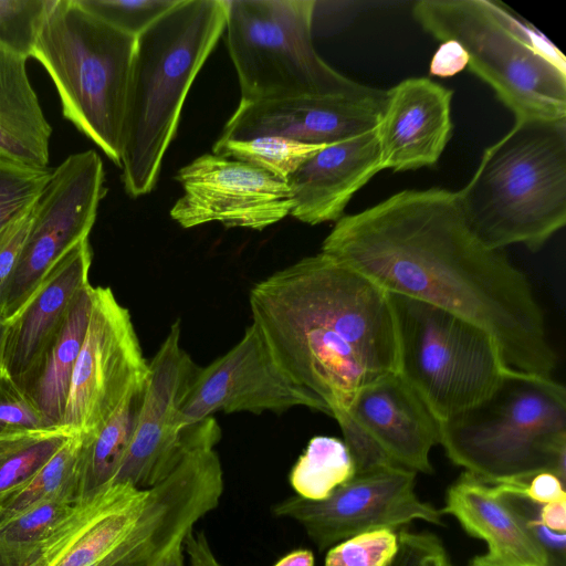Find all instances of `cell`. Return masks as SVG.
<instances>
[{
  "mask_svg": "<svg viewBox=\"0 0 566 566\" xmlns=\"http://www.w3.org/2000/svg\"><path fill=\"white\" fill-rule=\"evenodd\" d=\"M321 252L386 292L452 312L484 329L507 367L552 376L557 355L531 282L504 250L484 244L457 191L408 189L343 216Z\"/></svg>",
  "mask_w": 566,
  "mask_h": 566,
  "instance_id": "cell-1",
  "label": "cell"
},
{
  "mask_svg": "<svg viewBox=\"0 0 566 566\" xmlns=\"http://www.w3.org/2000/svg\"><path fill=\"white\" fill-rule=\"evenodd\" d=\"M252 323L274 360L334 419L365 388L399 373L388 292L319 252L255 283Z\"/></svg>",
  "mask_w": 566,
  "mask_h": 566,
  "instance_id": "cell-2",
  "label": "cell"
},
{
  "mask_svg": "<svg viewBox=\"0 0 566 566\" xmlns=\"http://www.w3.org/2000/svg\"><path fill=\"white\" fill-rule=\"evenodd\" d=\"M224 27L223 0H179L136 38L120 155L129 197L155 188L187 94Z\"/></svg>",
  "mask_w": 566,
  "mask_h": 566,
  "instance_id": "cell-3",
  "label": "cell"
},
{
  "mask_svg": "<svg viewBox=\"0 0 566 566\" xmlns=\"http://www.w3.org/2000/svg\"><path fill=\"white\" fill-rule=\"evenodd\" d=\"M457 193L488 247L542 249L566 223V118H515Z\"/></svg>",
  "mask_w": 566,
  "mask_h": 566,
  "instance_id": "cell-4",
  "label": "cell"
},
{
  "mask_svg": "<svg viewBox=\"0 0 566 566\" xmlns=\"http://www.w3.org/2000/svg\"><path fill=\"white\" fill-rule=\"evenodd\" d=\"M447 457L489 484L552 472L566 482V390L553 379L506 368L493 392L439 422Z\"/></svg>",
  "mask_w": 566,
  "mask_h": 566,
  "instance_id": "cell-5",
  "label": "cell"
},
{
  "mask_svg": "<svg viewBox=\"0 0 566 566\" xmlns=\"http://www.w3.org/2000/svg\"><path fill=\"white\" fill-rule=\"evenodd\" d=\"M412 15L434 39L458 42L472 73L515 118H566V59L532 25L491 0H421Z\"/></svg>",
  "mask_w": 566,
  "mask_h": 566,
  "instance_id": "cell-6",
  "label": "cell"
},
{
  "mask_svg": "<svg viewBox=\"0 0 566 566\" xmlns=\"http://www.w3.org/2000/svg\"><path fill=\"white\" fill-rule=\"evenodd\" d=\"M135 46L136 38L76 0H51L31 54L51 76L63 116L119 168Z\"/></svg>",
  "mask_w": 566,
  "mask_h": 566,
  "instance_id": "cell-7",
  "label": "cell"
},
{
  "mask_svg": "<svg viewBox=\"0 0 566 566\" xmlns=\"http://www.w3.org/2000/svg\"><path fill=\"white\" fill-rule=\"evenodd\" d=\"M114 484L105 507L51 566H146L185 537L222 496L213 470L191 455L150 488Z\"/></svg>",
  "mask_w": 566,
  "mask_h": 566,
  "instance_id": "cell-8",
  "label": "cell"
},
{
  "mask_svg": "<svg viewBox=\"0 0 566 566\" xmlns=\"http://www.w3.org/2000/svg\"><path fill=\"white\" fill-rule=\"evenodd\" d=\"M226 41L242 103L305 95H363L316 52L313 0H223Z\"/></svg>",
  "mask_w": 566,
  "mask_h": 566,
  "instance_id": "cell-9",
  "label": "cell"
},
{
  "mask_svg": "<svg viewBox=\"0 0 566 566\" xmlns=\"http://www.w3.org/2000/svg\"><path fill=\"white\" fill-rule=\"evenodd\" d=\"M388 294L398 336L399 374L438 422L493 392L509 367L484 329L432 304Z\"/></svg>",
  "mask_w": 566,
  "mask_h": 566,
  "instance_id": "cell-10",
  "label": "cell"
},
{
  "mask_svg": "<svg viewBox=\"0 0 566 566\" xmlns=\"http://www.w3.org/2000/svg\"><path fill=\"white\" fill-rule=\"evenodd\" d=\"M103 161L95 150L66 157L33 207L15 270L4 291L0 317L7 324L23 308L51 269L88 238L105 195Z\"/></svg>",
  "mask_w": 566,
  "mask_h": 566,
  "instance_id": "cell-11",
  "label": "cell"
},
{
  "mask_svg": "<svg viewBox=\"0 0 566 566\" xmlns=\"http://www.w3.org/2000/svg\"><path fill=\"white\" fill-rule=\"evenodd\" d=\"M147 375L148 363L129 311L109 287L93 286L88 325L61 428L82 436L95 432Z\"/></svg>",
  "mask_w": 566,
  "mask_h": 566,
  "instance_id": "cell-12",
  "label": "cell"
},
{
  "mask_svg": "<svg viewBox=\"0 0 566 566\" xmlns=\"http://www.w3.org/2000/svg\"><path fill=\"white\" fill-rule=\"evenodd\" d=\"M416 475L399 467L355 473L324 500L290 496L275 504L273 513L298 523L319 551L364 532L395 530L415 520L443 525L441 510L417 495Z\"/></svg>",
  "mask_w": 566,
  "mask_h": 566,
  "instance_id": "cell-13",
  "label": "cell"
},
{
  "mask_svg": "<svg viewBox=\"0 0 566 566\" xmlns=\"http://www.w3.org/2000/svg\"><path fill=\"white\" fill-rule=\"evenodd\" d=\"M355 473L399 467L431 474L439 422L399 373L363 389L335 418Z\"/></svg>",
  "mask_w": 566,
  "mask_h": 566,
  "instance_id": "cell-14",
  "label": "cell"
},
{
  "mask_svg": "<svg viewBox=\"0 0 566 566\" xmlns=\"http://www.w3.org/2000/svg\"><path fill=\"white\" fill-rule=\"evenodd\" d=\"M305 407L329 416L325 403L293 381L274 360L259 328L251 323L224 355L199 367L181 403L180 429L217 411L282 413Z\"/></svg>",
  "mask_w": 566,
  "mask_h": 566,
  "instance_id": "cell-15",
  "label": "cell"
},
{
  "mask_svg": "<svg viewBox=\"0 0 566 566\" xmlns=\"http://www.w3.org/2000/svg\"><path fill=\"white\" fill-rule=\"evenodd\" d=\"M176 321L148 363L143 403L127 452L113 480L147 489L165 479L195 439L199 422L180 429L181 403L199 369L180 343Z\"/></svg>",
  "mask_w": 566,
  "mask_h": 566,
  "instance_id": "cell-16",
  "label": "cell"
},
{
  "mask_svg": "<svg viewBox=\"0 0 566 566\" xmlns=\"http://www.w3.org/2000/svg\"><path fill=\"white\" fill-rule=\"evenodd\" d=\"M175 179L182 196L170 209L184 229L210 222L262 231L291 214L286 181L250 164L205 154L181 167Z\"/></svg>",
  "mask_w": 566,
  "mask_h": 566,
  "instance_id": "cell-17",
  "label": "cell"
},
{
  "mask_svg": "<svg viewBox=\"0 0 566 566\" xmlns=\"http://www.w3.org/2000/svg\"><path fill=\"white\" fill-rule=\"evenodd\" d=\"M386 92L363 95H305L240 102L220 138L243 140L277 136L305 144L331 145L377 126Z\"/></svg>",
  "mask_w": 566,
  "mask_h": 566,
  "instance_id": "cell-18",
  "label": "cell"
},
{
  "mask_svg": "<svg viewBox=\"0 0 566 566\" xmlns=\"http://www.w3.org/2000/svg\"><path fill=\"white\" fill-rule=\"evenodd\" d=\"M453 92L427 77H410L386 92L376 133L381 169L430 167L452 134Z\"/></svg>",
  "mask_w": 566,
  "mask_h": 566,
  "instance_id": "cell-19",
  "label": "cell"
},
{
  "mask_svg": "<svg viewBox=\"0 0 566 566\" xmlns=\"http://www.w3.org/2000/svg\"><path fill=\"white\" fill-rule=\"evenodd\" d=\"M92 256L88 238L75 244L7 323L1 368L20 388L38 368L78 294L91 284Z\"/></svg>",
  "mask_w": 566,
  "mask_h": 566,
  "instance_id": "cell-20",
  "label": "cell"
},
{
  "mask_svg": "<svg viewBox=\"0 0 566 566\" xmlns=\"http://www.w3.org/2000/svg\"><path fill=\"white\" fill-rule=\"evenodd\" d=\"M380 170L376 127L325 146L286 180L291 216L310 226L338 221L352 197Z\"/></svg>",
  "mask_w": 566,
  "mask_h": 566,
  "instance_id": "cell-21",
  "label": "cell"
},
{
  "mask_svg": "<svg viewBox=\"0 0 566 566\" xmlns=\"http://www.w3.org/2000/svg\"><path fill=\"white\" fill-rule=\"evenodd\" d=\"M441 512L483 541L488 545L484 556L499 566H551L546 552L505 496L468 471L448 488Z\"/></svg>",
  "mask_w": 566,
  "mask_h": 566,
  "instance_id": "cell-22",
  "label": "cell"
},
{
  "mask_svg": "<svg viewBox=\"0 0 566 566\" xmlns=\"http://www.w3.org/2000/svg\"><path fill=\"white\" fill-rule=\"evenodd\" d=\"M27 60L0 45V157L45 168L52 127L30 83Z\"/></svg>",
  "mask_w": 566,
  "mask_h": 566,
  "instance_id": "cell-23",
  "label": "cell"
},
{
  "mask_svg": "<svg viewBox=\"0 0 566 566\" xmlns=\"http://www.w3.org/2000/svg\"><path fill=\"white\" fill-rule=\"evenodd\" d=\"M92 295L90 284L76 297L38 368L21 388L50 429L61 428L72 374L88 325Z\"/></svg>",
  "mask_w": 566,
  "mask_h": 566,
  "instance_id": "cell-24",
  "label": "cell"
},
{
  "mask_svg": "<svg viewBox=\"0 0 566 566\" xmlns=\"http://www.w3.org/2000/svg\"><path fill=\"white\" fill-rule=\"evenodd\" d=\"M145 387L146 381L135 387L95 432L81 434L77 502L113 482L132 441Z\"/></svg>",
  "mask_w": 566,
  "mask_h": 566,
  "instance_id": "cell-25",
  "label": "cell"
},
{
  "mask_svg": "<svg viewBox=\"0 0 566 566\" xmlns=\"http://www.w3.org/2000/svg\"><path fill=\"white\" fill-rule=\"evenodd\" d=\"M355 464L345 442L335 437H313L290 472L296 495L319 501L350 480Z\"/></svg>",
  "mask_w": 566,
  "mask_h": 566,
  "instance_id": "cell-26",
  "label": "cell"
},
{
  "mask_svg": "<svg viewBox=\"0 0 566 566\" xmlns=\"http://www.w3.org/2000/svg\"><path fill=\"white\" fill-rule=\"evenodd\" d=\"M74 436L63 428L0 438V504L25 485Z\"/></svg>",
  "mask_w": 566,
  "mask_h": 566,
  "instance_id": "cell-27",
  "label": "cell"
},
{
  "mask_svg": "<svg viewBox=\"0 0 566 566\" xmlns=\"http://www.w3.org/2000/svg\"><path fill=\"white\" fill-rule=\"evenodd\" d=\"M82 442V436L74 434L25 485L1 503L0 523L52 497L76 503Z\"/></svg>",
  "mask_w": 566,
  "mask_h": 566,
  "instance_id": "cell-28",
  "label": "cell"
},
{
  "mask_svg": "<svg viewBox=\"0 0 566 566\" xmlns=\"http://www.w3.org/2000/svg\"><path fill=\"white\" fill-rule=\"evenodd\" d=\"M327 145L305 144L277 136L243 140L218 138L212 154L260 168L286 181L310 157Z\"/></svg>",
  "mask_w": 566,
  "mask_h": 566,
  "instance_id": "cell-29",
  "label": "cell"
},
{
  "mask_svg": "<svg viewBox=\"0 0 566 566\" xmlns=\"http://www.w3.org/2000/svg\"><path fill=\"white\" fill-rule=\"evenodd\" d=\"M113 494L107 484L76 503L73 515L50 537L35 546L0 545V566H51L101 513Z\"/></svg>",
  "mask_w": 566,
  "mask_h": 566,
  "instance_id": "cell-30",
  "label": "cell"
},
{
  "mask_svg": "<svg viewBox=\"0 0 566 566\" xmlns=\"http://www.w3.org/2000/svg\"><path fill=\"white\" fill-rule=\"evenodd\" d=\"M76 503L64 497H52L1 522L0 545L28 547L41 544L73 515Z\"/></svg>",
  "mask_w": 566,
  "mask_h": 566,
  "instance_id": "cell-31",
  "label": "cell"
},
{
  "mask_svg": "<svg viewBox=\"0 0 566 566\" xmlns=\"http://www.w3.org/2000/svg\"><path fill=\"white\" fill-rule=\"evenodd\" d=\"M39 168L0 157V234L30 210L52 176Z\"/></svg>",
  "mask_w": 566,
  "mask_h": 566,
  "instance_id": "cell-32",
  "label": "cell"
},
{
  "mask_svg": "<svg viewBox=\"0 0 566 566\" xmlns=\"http://www.w3.org/2000/svg\"><path fill=\"white\" fill-rule=\"evenodd\" d=\"M87 12L116 30L137 38L179 0H76Z\"/></svg>",
  "mask_w": 566,
  "mask_h": 566,
  "instance_id": "cell-33",
  "label": "cell"
},
{
  "mask_svg": "<svg viewBox=\"0 0 566 566\" xmlns=\"http://www.w3.org/2000/svg\"><path fill=\"white\" fill-rule=\"evenodd\" d=\"M398 547V533L394 530L364 532L332 546L325 566H388Z\"/></svg>",
  "mask_w": 566,
  "mask_h": 566,
  "instance_id": "cell-34",
  "label": "cell"
},
{
  "mask_svg": "<svg viewBox=\"0 0 566 566\" xmlns=\"http://www.w3.org/2000/svg\"><path fill=\"white\" fill-rule=\"evenodd\" d=\"M51 0H0V45L30 57Z\"/></svg>",
  "mask_w": 566,
  "mask_h": 566,
  "instance_id": "cell-35",
  "label": "cell"
},
{
  "mask_svg": "<svg viewBox=\"0 0 566 566\" xmlns=\"http://www.w3.org/2000/svg\"><path fill=\"white\" fill-rule=\"evenodd\" d=\"M50 429L36 406L0 367V438Z\"/></svg>",
  "mask_w": 566,
  "mask_h": 566,
  "instance_id": "cell-36",
  "label": "cell"
},
{
  "mask_svg": "<svg viewBox=\"0 0 566 566\" xmlns=\"http://www.w3.org/2000/svg\"><path fill=\"white\" fill-rule=\"evenodd\" d=\"M523 518L527 530L546 552L551 566L566 564V535L546 527L538 516V503L509 490L503 484H493Z\"/></svg>",
  "mask_w": 566,
  "mask_h": 566,
  "instance_id": "cell-37",
  "label": "cell"
},
{
  "mask_svg": "<svg viewBox=\"0 0 566 566\" xmlns=\"http://www.w3.org/2000/svg\"><path fill=\"white\" fill-rule=\"evenodd\" d=\"M399 547L388 566H453L438 536L426 532L398 533Z\"/></svg>",
  "mask_w": 566,
  "mask_h": 566,
  "instance_id": "cell-38",
  "label": "cell"
},
{
  "mask_svg": "<svg viewBox=\"0 0 566 566\" xmlns=\"http://www.w3.org/2000/svg\"><path fill=\"white\" fill-rule=\"evenodd\" d=\"M33 207L0 234V306L28 234Z\"/></svg>",
  "mask_w": 566,
  "mask_h": 566,
  "instance_id": "cell-39",
  "label": "cell"
},
{
  "mask_svg": "<svg viewBox=\"0 0 566 566\" xmlns=\"http://www.w3.org/2000/svg\"><path fill=\"white\" fill-rule=\"evenodd\" d=\"M499 484L538 504L566 501L565 482L552 472H539L525 482Z\"/></svg>",
  "mask_w": 566,
  "mask_h": 566,
  "instance_id": "cell-40",
  "label": "cell"
},
{
  "mask_svg": "<svg viewBox=\"0 0 566 566\" xmlns=\"http://www.w3.org/2000/svg\"><path fill=\"white\" fill-rule=\"evenodd\" d=\"M468 63L469 56L458 42L444 41L431 59L430 74L449 77L463 71Z\"/></svg>",
  "mask_w": 566,
  "mask_h": 566,
  "instance_id": "cell-41",
  "label": "cell"
},
{
  "mask_svg": "<svg viewBox=\"0 0 566 566\" xmlns=\"http://www.w3.org/2000/svg\"><path fill=\"white\" fill-rule=\"evenodd\" d=\"M182 543L188 566H223L216 557L203 532L191 528L185 535Z\"/></svg>",
  "mask_w": 566,
  "mask_h": 566,
  "instance_id": "cell-42",
  "label": "cell"
},
{
  "mask_svg": "<svg viewBox=\"0 0 566 566\" xmlns=\"http://www.w3.org/2000/svg\"><path fill=\"white\" fill-rule=\"evenodd\" d=\"M538 516L541 522L549 530L565 533L566 501L539 504Z\"/></svg>",
  "mask_w": 566,
  "mask_h": 566,
  "instance_id": "cell-43",
  "label": "cell"
},
{
  "mask_svg": "<svg viewBox=\"0 0 566 566\" xmlns=\"http://www.w3.org/2000/svg\"><path fill=\"white\" fill-rule=\"evenodd\" d=\"M184 537L146 566H185Z\"/></svg>",
  "mask_w": 566,
  "mask_h": 566,
  "instance_id": "cell-44",
  "label": "cell"
},
{
  "mask_svg": "<svg viewBox=\"0 0 566 566\" xmlns=\"http://www.w3.org/2000/svg\"><path fill=\"white\" fill-rule=\"evenodd\" d=\"M315 559L310 549H295L283 556L273 566H314Z\"/></svg>",
  "mask_w": 566,
  "mask_h": 566,
  "instance_id": "cell-45",
  "label": "cell"
},
{
  "mask_svg": "<svg viewBox=\"0 0 566 566\" xmlns=\"http://www.w3.org/2000/svg\"><path fill=\"white\" fill-rule=\"evenodd\" d=\"M469 566H499L491 560H489L485 556H476L473 558Z\"/></svg>",
  "mask_w": 566,
  "mask_h": 566,
  "instance_id": "cell-46",
  "label": "cell"
},
{
  "mask_svg": "<svg viewBox=\"0 0 566 566\" xmlns=\"http://www.w3.org/2000/svg\"><path fill=\"white\" fill-rule=\"evenodd\" d=\"M6 327H7V324L0 317V367H1V360H2V350H3Z\"/></svg>",
  "mask_w": 566,
  "mask_h": 566,
  "instance_id": "cell-47",
  "label": "cell"
}]
</instances>
